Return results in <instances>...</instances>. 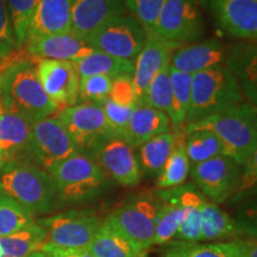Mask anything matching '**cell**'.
<instances>
[{
  "label": "cell",
  "instance_id": "6da1fadb",
  "mask_svg": "<svg viewBox=\"0 0 257 257\" xmlns=\"http://www.w3.org/2000/svg\"><path fill=\"white\" fill-rule=\"evenodd\" d=\"M35 63L23 50L17 49L0 62V68L4 69L3 106L38 121L51 117L59 107L42 87Z\"/></svg>",
  "mask_w": 257,
  "mask_h": 257
},
{
  "label": "cell",
  "instance_id": "7a4b0ae2",
  "mask_svg": "<svg viewBox=\"0 0 257 257\" xmlns=\"http://www.w3.org/2000/svg\"><path fill=\"white\" fill-rule=\"evenodd\" d=\"M197 128L212 131L220 141L224 155L239 166L245 167L256 157V110L249 102L242 101L204 119L185 125L184 134Z\"/></svg>",
  "mask_w": 257,
  "mask_h": 257
},
{
  "label": "cell",
  "instance_id": "3957f363",
  "mask_svg": "<svg viewBox=\"0 0 257 257\" xmlns=\"http://www.w3.org/2000/svg\"><path fill=\"white\" fill-rule=\"evenodd\" d=\"M0 192L36 216L50 213L59 202L49 173L27 161H9L0 170Z\"/></svg>",
  "mask_w": 257,
  "mask_h": 257
},
{
  "label": "cell",
  "instance_id": "277c9868",
  "mask_svg": "<svg viewBox=\"0 0 257 257\" xmlns=\"http://www.w3.org/2000/svg\"><path fill=\"white\" fill-rule=\"evenodd\" d=\"M242 101V89L226 66L202 70L192 75L191 106L186 125L204 119Z\"/></svg>",
  "mask_w": 257,
  "mask_h": 257
},
{
  "label": "cell",
  "instance_id": "5b68a950",
  "mask_svg": "<svg viewBox=\"0 0 257 257\" xmlns=\"http://www.w3.org/2000/svg\"><path fill=\"white\" fill-rule=\"evenodd\" d=\"M57 191L59 201L81 204L92 200L107 181V174L94 160L76 153L48 170Z\"/></svg>",
  "mask_w": 257,
  "mask_h": 257
},
{
  "label": "cell",
  "instance_id": "8992f818",
  "mask_svg": "<svg viewBox=\"0 0 257 257\" xmlns=\"http://www.w3.org/2000/svg\"><path fill=\"white\" fill-rule=\"evenodd\" d=\"M47 230L43 244L62 249H87L102 221L91 210H70L38 220Z\"/></svg>",
  "mask_w": 257,
  "mask_h": 257
},
{
  "label": "cell",
  "instance_id": "52a82bcc",
  "mask_svg": "<svg viewBox=\"0 0 257 257\" xmlns=\"http://www.w3.org/2000/svg\"><path fill=\"white\" fill-rule=\"evenodd\" d=\"M146 37L147 32L137 19L123 14L106 21L86 41L95 50L134 61L142 49Z\"/></svg>",
  "mask_w": 257,
  "mask_h": 257
},
{
  "label": "cell",
  "instance_id": "ba28073f",
  "mask_svg": "<svg viewBox=\"0 0 257 257\" xmlns=\"http://www.w3.org/2000/svg\"><path fill=\"white\" fill-rule=\"evenodd\" d=\"M160 204L159 198L134 199L108 214L105 221L136 244L138 248L148 251L154 245Z\"/></svg>",
  "mask_w": 257,
  "mask_h": 257
},
{
  "label": "cell",
  "instance_id": "9c48e42d",
  "mask_svg": "<svg viewBox=\"0 0 257 257\" xmlns=\"http://www.w3.org/2000/svg\"><path fill=\"white\" fill-rule=\"evenodd\" d=\"M79 153L68 131L54 115L36 121L25 156L48 172L60 161Z\"/></svg>",
  "mask_w": 257,
  "mask_h": 257
},
{
  "label": "cell",
  "instance_id": "30bf717a",
  "mask_svg": "<svg viewBox=\"0 0 257 257\" xmlns=\"http://www.w3.org/2000/svg\"><path fill=\"white\" fill-rule=\"evenodd\" d=\"M204 25L198 0H167L157 17L154 35L181 47L198 40Z\"/></svg>",
  "mask_w": 257,
  "mask_h": 257
},
{
  "label": "cell",
  "instance_id": "8fae6325",
  "mask_svg": "<svg viewBox=\"0 0 257 257\" xmlns=\"http://www.w3.org/2000/svg\"><path fill=\"white\" fill-rule=\"evenodd\" d=\"M53 115L63 124L79 150H92L112 136L101 105L75 104L60 108Z\"/></svg>",
  "mask_w": 257,
  "mask_h": 257
},
{
  "label": "cell",
  "instance_id": "7c38bea8",
  "mask_svg": "<svg viewBox=\"0 0 257 257\" xmlns=\"http://www.w3.org/2000/svg\"><path fill=\"white\" fill-rule=\"evenodd\" d=\"M191 174L195 184L214 204L224 202L238 188L242 180V166L232 159L219 155L193 165Z\"/></svg>",
  "mask_w": 257,
  "mask_h": 257
},
{
  "label": "cell",
  "instance_id": "4fadbf2b",
  "mask_svg": "<svg viewBox=\"0 0 257 257\" xmlns=\"http://www.w3.org/2000/svg\"><path fill=\"white\" fill-rule=\"evenodd\" d=\"M94 160L114 181L123 186H136L142 179V170L134 148L123 138L111 136L92 149Z\"/></svg>",
  "mask_w": 257,
  "mask_h": 257
},
{
  "label": "cell",
  "instance_id": "5bb4252c",
  "mask_svg": "<svg viewBox=\"0 0 257 257\" xmlns=\"http://www.w3.org/2000/svg\"><path fill=\"white\" fill-rule=\"evenodd\" d=\"M35 68L44 92L59 110L78 102L80 75L75 63L43 59L36 60Z\"/></svg>",
  "mask_w": 257,
  "mask_h": 257
},
{
  "label": "cell",
  "instance_id": "9a60e30c",
  "mask_svg": "<svg viewBox=\"0 0 257 257\" xmlns=\"http://www.w3.org/2000/svg\"><path fill=\"white\" fill-rule=\"evenodd\" d=\"M31 60H57L78 62L95 49L87 41L72 34H56L30 38L21 48Z\"/></svg>",
  "mask_w": 257,
  "mask_h": 257
},
{
  "label": "cell",
  "instance_id": "2e32d148",
  "mask_svg": "<svg viewBox=\"0 0 257 257\" xmlns=\"http://www.w3.org/2000/svg\"><path fill=\"white\" fill-rule=\"evenodd\" d=\"M178 48V46L162 40L156 35L147 34L142 49L134 62L133 83L138 104H142L150 82L162 69V67L170 62L173 53Z\"/></svg>",
  "mask_w": 257,
  "mask_h": 257
},
{
  "label": "cell",
  "instance_id": "e0dca14e",
  "mask_svg": "<svg viewBox=\"0 0 257 257\" xmlns=\"http://www.w3.org/2000/svg\"><path fill=\"white\" fill-rule=\"evenodd\" d=\"M219 27L234 37L256 40L257 0H210Z\"/></svg>",
  "mask_w": 257,
  "mask_h": 257
},
{
  "label": "cell",
  "instance_id": "ac0fdd59",
  "mask_svg": "<svg viewBox=\"0 0 257 257\" xmlns=\"http://www.w3.org/2000/svg\"><path fill=\"white\" fill-rule=\"evenodd\" d=\"M227 56L229 53L221 42L207 40L175 49L170 59V67L181 73L194 75L205 69L224 66V60Z\"/></svg>",
  "mask_w": 257,
  "mask_h": 257
},
{
  "label": "cell",
  "instance_id": "d6986e66",
  "mask_svg": "<svg viewBox=\"0 0 257 257\" xmlns=\"http://www.w3.org/2000/svg\"><path fill=\"white\" fill-rule=\"evenodd\" d=\"M36 123L30 117L12 111L2 105L0 107V154L6 162L22 160L27 154Z\"/></svg>",
  "mask_w": 257,
  "mask_h": 257
},
{
  "label": "cell",
  "instance_id": "ffe728a7",
  "mask_svg": "<svg viewBox=\"0 0 257 257\" xmlns=\"http://www.w3.org/2000/svg\"><path fill=\"white\" fill-rule=\"evenodd\" d=\"M124 0H72V34L87 40L106 21L124 14Z\"/></svg>",
  "mask_w": 257,
  "mask_h": 257
},
{
  "label": "cell",
  "instance_id": "44dd1931",
  "mask_svg": "<svg viewBox=\"0 0 257 257\" xmlns=\"http://www.w3.org/2000/svg\"><path fill=\"white\" fill-rule=\"evenodd\" d=\"M67 32H72V0H38L27 41Z\"/></svg>",
  "mask_w": 257,
  "mask_h": 257
},
{
  "label": "cell",
  "instance_id": "7402d4cb",
  "mask_svg": "<svg viewBox=\"0 0 257 257\" xmlns=\"http://www.w3.org/2000/svg\"><path fill=\"white\" fill-rule=\"evenodd\" d=\"M170 127V120L165 112L155 110L147 105L137 104L125 130L124 141L135 149L153 137L169 133Z\"/></svg>",
  "mask_w": 257,
  "mask_h": 257
},
{
  "label": "cell",
  "instance_id": "603a6c76",
  "mask_svg": "<svg viewBox=\"0 0 257 257\" xmlns=\"http://www.w3.org/2000/svg\"><path fill=\"white\" fill-rule=\"evenodd\" d=\"M251 243L244 240L207 244L173 242L162 257H248Z\"/></svg>",
  "mask_w": 257,
  "mask_h": 257
},
{
  "label": "cell",
  "instance_id": "cb8c5ba5",
  "mask_svg": "<svg viewBox=\"0 0 257 257\" xmlns=\"http://www.w3.org/2000/svg\"><path fill=\"white\" fill-rule=\"evenodd\" d=\"M87 250L94 257H146L147 251L115 230L107 221H102Z\"/></svg>",
  "mask_w": 257,
  "mask_h": 257
},
{
  "label": "cell",
  "instance_id": "d4e9b609",
  "mask_svg": "<svg viewBox=\"0 0 257 257\" xmlns=\"http://www.w3.org/2000/svg\"><path fill=\"white\" fill-rule=\"evenodd\" d=\"M159 199L161 204L157 213L154 244L165 245L172 242L176 236L181 220L182 206L179 200L178 187L163 189L159 193Z\"/></svg>",
  "mask_w": 257,
  "mask_h": 257
},
{
  "label": "cell",
  "instance_id": "484cf974",
  "mask_svg": "<svg viewBox=\"0 0 257 257\" xmlns=\"http://www.w3.org/2000/svg\"><path fill=\"white\" fill-rule=\"evenodd\" d=\"M80 78L91 75H105L111 79L133 76L135 63L133 60L114 57L102 51L94 50L88 56L75 62Z\"/></svg>",
  "mask_w": 257,
  "mask_h": 257
},
{
  "label": "cell",
  "instance_id": "4316f807",
  "mask_svg": "<svg viewBox=\"0 0 257 257\" xmlns=\"http://www.w3.org/2000/svg\"><path fill=\"white\" fill-rule=\"evenodd\" d=\"M178 195L182 214L175 237L180 242L197 243L200 240V205L204 198L191 185L178 187Z\"/></svg>",
  "mask_w": 257,
  "mask_h": 257
},
{
  "label": "cell",
  "instance_id": "83f0119b",
  "mask_svg": "<svg viewBox=\"0 0 257 257\" xmlns=\"http://www.w3.org/2000/svg\"><path fill=\"white\" fill-rule=\"evenodd\" d=\"M170 82H172V100L167 115L173 128L172 133L178 134L184 131L189 106H191L192 75L181 73L170 67Z\"/></svg>",
  "mask_w": 257,
  "mask_h": 257
},
{
  "label": "cell",
  "instance_id": "f1b7e54d",
  "mask_svg": "<svg viewBox=\"0 0 257 257\" xmlns=\"http://www.w3.org/2000/svg\"><path fill=\"white\" fill-rule=\"evenodd\" d=\"M238 225L214 202L202 199L200 205V240H216L238 233Z\"/></svg>",
  "mask_w": 257,
  "mask_h": 257
},
{
  "label": "cell",
  "instance_id": "f546056e",
  "mask_svg": "<svg viewBox=\"0 0 257 257\" xmlns=\"http://www.w3.org/2000/svg\"><path fill=\"white\" fill-rule=\"evenodd\" d=\"M189 168V159L186 152V135L182 131L175 134L174 146L159 174L157 187L161 189L180 187L187 179Z\"/></svg>",
  "mask_w": 257,
  "mask_h": 257
},
{
  "label": "cell",
  "instance_id": "4dcf8cb0",
  "mask_svg": "<svg viewBox=\"0 0 257 257\" xmlns=\"http://www.w3.org/2000/svg\"><path fill=\"white\" fill-rule=\"evenodd\" d=\"M174 141L175 134L169 131L153 137L152 140L142 144L136 154L142 173H147L149 175L160 174L170 155Z\"/></svg>",
  "mask_w": 257,
  "mask_h": 257
},
{
  "label": "cell",
  "instance_id": "1f68e13d",
  "mask_svg": "<svg viewBox=\"0 0 257 257\" xmlns=\"http://www.w3.org/2000/svg\"><path fill=\"white\" fill-rule=\"evenodd\" d=\"M47 230L37 221L10 236L0 237L4 257H28L44 243Z\"/></svg>",
  "mask_w": 257,
  "mask_h": 257
},
{
  "label": "cell",
  "instance_id": "d6a6232c",
  "mask_svg": "<svg viewBox=\"0 0 257 257\" xmlns=\"http://www.w3.org/2000/svg\"><path fill=\"white\" fill-rule=\"evenodd\" d=\"M186 135V152L193 165L205 162L213 157L224 155L220 141L212 131L197 128Z\"/></svg>",
  "mask_w": 257,
  "mask_h": 257
},
{
  "label": "cell",
  "instance_id": "836d02e7",
  "mask_svg": "<svg viewBox=\"0 0 257 257\" xmlns=\"http://www.w3.org/2000/svg\"><path fill=\"white\" fill-rule=\"evenodd\" d=\"M35 216L15 199L0 192V237L10 236L35 223Z\"/></svg>",
  "mask_w": 257,
  "mask_h": 257
},
{
  "label": "cell",
  "instance_id": "e575fe53",
  "mask_svg": "<svg viewBox=\"0 0 257 257\" xmlns=\"http://www.w3.org/2000/svg\"><path fill=\"white\" fill-rule=\"evenodd\" d=\"M170 100H172V82H170V62H168L162 67V69L150 82L142 104L168 113Z\"/></svg>",
  "mask_w": 257,
  "mask_h": 257
},
{
  "label": "cell",
  "instance_id": "d590c367",
  "mask_svg": "<svg viewBox=\"0 0 257 257\" xmlns=\"http://www.w3.org/2000/svg\"><path fill=\"white\" fill-rule=\"evenodd\" d=\"M37 2L38 0H6L17 49H21L27 41L29 27Z\"/></svg>",
  "mask_w": 257,
  "mask_h": 257
},
{
  "label": "cell",
  "instance_id": "8d00e7d4",
  "mask_svg": "<svg viewBox=\"0 0 257 257\" xmlns=\"http://www.w3.org/2000/svg\"><path fill=\"white\" fill-rule=\"evenodd\" d=\"M113 79L105 75H91L80 78L79 98L87 104L101 105L110 95Z\"/></svg>",
  "mask_w": 257,
  "mask_h": 257
},
{
  "label": "cell",
  "instance_id": "74e56055",
  "mask_svg": "<svg viewBox=\"0 0 257 257\" xmlns=\"http://www.w3.org/2000/svg\"><path fill=\"white\" fill-rule=\"evenodd\" d=\"M167 0H124L125 8L137 19L147 34H153L157 17Z\"/></svg>",
  "mask_w": 257,
  "mask_h": 257
},
{
  "label": "cell",
  "instance_id": "f35d334b",
  "mask_svg": "<svg viewBox=\"0 0 257 257\" xmlns=\"http://www.w3.org/2000/svg\"><path fill=\"white\" fill-rule=\"evenodd\" d=\"M102 111L107 120L108 126L111 128L112 136L120 137L124 140L125 130H126L128 120H130L131 113H133L134 108L131 107H124V106H119L111 101L110 99L104 101L101 104Z\"/></svg>",
  "mask_w": 257,
  "mask_h": 257
},
{
  "label": "cell",
  "instance_id": "ab89813d",
  "mask_svg": "<svg viewBox=\"0 0 257 257\" xmlns=\"http://www.w3.org/2000/svg\"><path fill=\"white\" fill-rule=\"evenodd\" d=\"M108 99L119 106L134 108L138 101L133 83V76H119L113 79Z\"/></svg>",
  "mask_w": 257,
  "mask_h": 257
},
{
  "label": "cell",
  "instance_id": "60d3db41",
  "mask_svg": "<svg viewBox=\"0 0 257 257\" xmlns=\"http://www.w3.org/2000/svg\"><path fill=\"white\" fill-rule=\"evenodd\" d=\"M0 48L4 50L8 56L11 55L15 50H17L6 0H0Z\"/></svg>",
  "mask_w": 257,
  "mask_h": 257
},
{
  "label": "cell",
  "instance_id": "b9f144b4",
  "mask_svg": "<svg viewBox=\"0 0 257 257\" xmlns=\"http://www.w3.org/2000/svg\"><path fill=\"white\" fill-rule=\"evenodd\" d=\"M37 251L47 252L51 257H94L87 249H62L49 244H42Z\"/></svg>",
  "mask_w": 257,
  "mask_h": 257
},
{
  "label": "cell",
  "instance_id": "7bdbcfd3",
  "mask_svg": "<svg viewBox=\"0 0 257 257\" xmlns=\"http://www.w3.org/2000/svg\"><path fill=\"white\" fill-rule=\"evenodd\" d=\"M3 93H4V69L0 68V107L3 105Z\"/></svg>",
  "mask_w": 257,
  "mask_h": 257
},
{
  "label": "cell",
  "instance_id": "ee69618b",
  "mask_svg": "<svg viewBox=\"0 0 257 257\" xmlns=\"http://www.w3.org/2000/svg\"><path fill=\"white\" fill-rule=\"evenodd\" d=\"M248 257H257V246H256L255 240H253V242L251 243V246H250Z\"/></svg>",
  "mask_w": 257,
  "mask_h": 257
},
{
  "label": "cell",
  "instance_id": "f6af8a7d",
  "mask_svg": "<svg viewBox=\"0 0 257 257\" xmlns=\"http://www.w3.org/2000/svg\"><path fill=\"white\" fill-rule=\"evenodd\" d=\"M28 257H51V256L48 255L47 252H43V251H35V252H32L31 255H29Z\"/></svg>",
  "mask_w": 257,
  "mask_h": 257
},
{
  "label": "cell",
  "instance_id": "bcb514c9",
  "mask_svg": "<svg viewBox=\"0 0 257 257\" xmlns=\"http://www.w3.org/2000/svg\"><path fill=\"white\" fill-rule=\"evenodd\" d=\"M10 56V55H9ZM8 55H6V54L4 53V50H3L2 49V48H0V62H2V61L3 60H5L6 59V57H9Z\"/></svg>",
  "mask_w": 257,
  "mask_h": 257
},
{
  "label": "cell",
  "instance_id": "7dc6e473",
  "mask_svg": "<svg viewBox=\"0 0 257 257\" xmlns=\"http://www.w3.org/2000/svg\"><path fill=\"white\" fill-rule=\"evenodd\" d=\"M6 163V161H5V159L4 157H3V155L2 154H0V170L3 169V167H4V165Z\"/></svg>",
  "mask_w": 257,
  "mask_h": 257
},
{
  "label": "cell",
  "instance_id": "c3c4849f",
  "mask_svg": "<svg viewBox=\"0 0 257 257\" xmlns=\"http://www.w3.org/2000/svg\"><path fill=\"white\" fill-rule=\"evenodd\" d=\"M0 257H4V250H3L2 244H0Z\"/></svg>",
  "mask_w": 257,
  "mask_h": 257
},
{
  "label": "cell",
  "instance_id": "681fc988",
  "mask_svg": "<svg viewBox=\"0 0 257 257\" xmlns=\"http://www.w3.org/2000/svg\"><path fill=\"white\" fill-rule=\"evenodd\" d=\"M199 2H200L201 4H206V0H199Z\"/></svg>",
  "mask_w": 257,
  "mask_h": 257
}]
</instances>
